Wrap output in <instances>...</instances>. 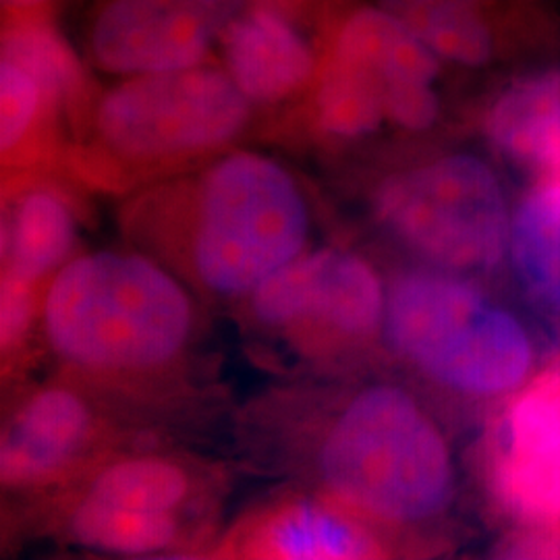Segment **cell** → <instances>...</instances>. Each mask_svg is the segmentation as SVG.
Instances as JSON below:
<instances>
[{"label":"cell","mask_w":560,"mask_h":560,"mask_svg":"<svg viewBox=\"0 0 560 560\" xmlns=\"http://www.w3.org/2000/svg\"><path fill=\"white\" fill-rule=\"evenodd\" d=\"M131 229L177 277L214 298L235 300L249 298L305 252L312 217L284 166L235 152L175 198L145 201Z\"/></svg>","instance_id":"cell-1"},{"label":"cell","mask_w":560,"mask_h":560,"mask_svg":"<svg viewBox=\"0 0 560 560\" xmlns=\"http://www.w3.org/2000/svg\"><path fill=\"white\" fill-rule=\"evenodd\" d=\"M48 345L73 368L141 374L179 358L196 310L183 279L141 252L104 249L65 261L40 305Z\"/></svg>","instance_id":"cell-2"},{"label":"cell","mask_w":560,"mask_h":560,"mask_svg":"<svg viewBox=\"0 0 560 560\" xmlns=\"http://www.w3.org/2000/svg\"><path fill=\"white\" fill-rule=\"evenodd\" d=\"M326 490L388 523H421L448 509L457 478L436 421L393 384L360 390L328 423L316 451Z\"/></svg>","instance_id":"cell-3"},{"label":"cell","mask_w":560,"mask_h":560,"mask_svg":"<svg viewBox=\"0 0 560 560\" xmlns=\"http://www.w3.org/2000/svg\"><path fill=\"white\" fill-rule=\"evenodd\" d=\"M386 337L430 381L469 397L515 388L532 368L527 330L453 272H411L386 295Z\"/></svg>","instance_id":"cell-4"},{"label":"cell","mask_w":560,"mask_h":560,"mask_svg":"<svg viewBox=\"0 0 560 560\" xmlns=\"http://www.w3.org/2000/svg\"><path fill=\"white\" fill-rule=\"evenodd\" d=\"M376 219L409 252L446 272L494 266L511 231L501 183L471 154L441 156L384 180Z\"/></svg>","instance_id":"cell-5"},{"label":"cell","mask_w":560,"mask_h":560,"mask_svg":"<svg viewBox=\"0 0 560 560\" xmlns=\"http://www.w3.org/2000/svg\"><path fill=\"white\" fill-rule=\"evenodd\" d=\"M249 119V98L229 73L185 67L136 75L96 110L102 148L127 164L156 166L226 145Z\"/></svg>","instance_id":"cell-6"},{"label":"cell","mask_w":560,"mask_h":560,"mask_svg":"<svg viewBox=\"0 0 560 560\" xmlns=\"http://www.w3.org/2000/svg\"><path fill=\"white\" fill-rule=\"evenodd\" d=\"M247 300L254 318L270 330L340 342L372 337L386 314L376 270L337 247L303 252Z\"/></svg>","instance_id":"cell-7"},{"label":"cell","mask_w":560,"mask_h":560,"mask_svg":"<svg viewBox=\"0 0 560 560\" xmlns=\"http://www.w3.org/2000/svg\"><path fill=\"white\" fill-rule=\"evenodd\" d=\"M243 0H113L92 30L102 69L145 75L198 65Z\"/></svg>","instance_id":"cell-8"},{"label":"cell","mask_w":560,"mask_h":560,"mask_svg":"<svg viewBox=\"0 0 560 560\" xmlns=\"http://www.w3.org/2000/svg\"><path fill=\"white\" fill-rule=\"evenodd\" d=\"M499 501L523 521H560V372L544 374L509 402L490 455Z\"/></svg>","instance_id":"cell-9"},{"label":"cell","mask_w":560,"mask_h":560,"mask_svg":"<svg viewBox=\"0 0 560 560\" xmlns=\"http://www.w3.org/2000/svg\"><path fill=\"white\" fill-rule=\"evenodd\" d=\"M337 55L363 65L381 81L386 117L402 129L423 131L441 113L434 81L441 59L395 15L361 9L340 30Z\"/></svg>","instance_id":"cell-10"},{"label":"cell","mask_w":560,"mask_h":560,"mask_svg":"<svg viewBox=\"0 0 560 560\" xmlns=\"http://www.w3.org/2000/svg\"><path fill=\"white\" fill-rule=\"evenodd\" d=\"M92 432V411L69 388H44L21 405L2 439V481L32 486L59 474Z\"/></svg>","instance_id":"cell-11"},{"label":"cell","mask_w":560,"mask_h":560,"mask_svg":"<svg viewBox=\"0 0 560 560\" xmlns=\"http://www.w3.org/2000/svg\"><path fill=\"white\" fill-rule=\"evenodd\" d=\"M229 75L249 102H279L314 71V55L291 23L270 11L235 20L224 38Z\"/></svg>","instance_id":"cell-12"},{"label":"cell","mask_w":560,"mask_h":560,"mask_svg":"<svg viewBox=\"0 0 560 560\" xmlns=\"http://www.w3.org/2000/svg\"><path fill=\"white\" fill-rule=\"evenodd\" d=\"M254 557L284 560L370 559L381 552L355 520L322 502L279 506L249 538Z\"/></svg>","instance_id":"cell-13"},{"label":"cell","mask_w":560,"mask_h":560,"mask_svg":"<svg viewBox=\"0 0 560 560\" xmlns=\"http://www.w3.org/2000/svg\"><path fill=\"white\" fill-rule=\"evenodd\" d=\"M75 245V214L69 201L48 187L21 194L2 229L4 279L36 287L52 277Z\"/></svg>","instance_id":"cell-14"},{"label":"cell","mask_w":560,"mask_h":560,"mask_svg":"<svg viewBox=\"0 0 560 560\" xmlns=\"http://www.w3.org/2000/svg\"><path fill=\"white\" fill-rule=\"evenodd\" d=\"M560 133V69H546L513 81L492 102L486 136L502 154L536 166Z\"/></svg>","instance_id":"cell-15"},{"label":"cell","mask_w":560,"mask_h":560,"mask_svg":"<svg viewBox=\"0 0 560 560\" xmlns=\"http://www.w3.org/2000/svg\"><path fill=\"white\" fill-rule=\"evenodd\" d=\"M509 249L527 291L560 316V183L541 180L517 210Z\"/></svg>","instance_id":"cell-16"},{"label":"cell","mask_w":560,"mask_h":560,"mask_svg":"<svg viewBox=\"0 0 560 560\" xmlns=\"http://www.w3.org/2000/svg\"><path fill=\"white\" fill-rule=\"evenodd\" d=\"M191 490V476L179 463L164 457H127L96 471L83 499L138 513L179 515Z\"/></svg>","instance_id":"cell-17"},{"label":"cell","mask_w":560,"mask_h":560,"mask_svg":"<svg viewBox=\"0 0 560 560\" xmlns=\"http://www.w3.org/2000/svg\"><path fill=\"white\" fill-rule=\"evenodd\" d=\"M73 540L98 552L145 557L168 550L179 536V515L138 513L83 499L69 517Z\"/></svg>","instance_id":"cell-18"},{"label":"cell","mask_w":560,"mask_h":560,"mask_svg":"<svg viewBox=\"0 0 560 560\" xmlns=\"http://www.w3.org/2000/svg\"><path fill=\"white\" fill-rule=\"evenodd\" d=\"M316 115L322 129L337 138L374 133L388 119L381 81L360 62L335 52L318 85Z\"/></svg>","instance_id":"cell-19"},{"label":"cell","mask_w":560,"mask_h":560,"mask_svg":"<svg viewBox=\"0 0 560 560\" xmlns=\"http://www.w3.org/2000/svg\"><path fill=\"white\" fill-rule=\"evenodd\" d=\"M399 21L439 59L480 67L494 57L497 36L481 4L448 2L421 9Z\"/></svg>","instance_id":"cell-20"},{"label":"cell","mask_w":560,"mask_h":560,"mask_svg":"<svg viewBox=\"0 0 560 560\" xmlns=\"http://www.w3.org/2000/svg\"><path fill=\"white\" fill-rule=\"evenodd\" d=\"M2 60L18 65L40 83L48 101H57L78 83L80 67L71 48L48 27L27 25L4 38Z\"/></svg>","instance_id":"cell-21"},{"label":"cell","mask_w":560,"mask_h":560,"mask_svg":"<svg viewBox=\"0 0 560 560\" xmlns=\"http://www.w3.org/2000/svg\"><path fill=\"white\" fill-rule=\"evenodd\" d=\"M46 98L40 83L13 62L0 65V148L13 152L40 115Z\"/></svg>","instance_id":"cell-22"},{"label":"cell","mask_w":560,"mask_h":560,"mask_svg":"<svg viewBox=\"0 0 560 560\" xmlns=\"http://www.w3.org/2000/svg\"><path fill=\"white\" fill-rule=\"evenodd\" d=\"M34 287L20 280L2 279V347H13L34 318Z\"/></svg>","instance_id":"cell-23"},{"label":"cell","mask_w":560,"mask_h":560,"mask_svg":"<svg viewBox=\"0 0 560 560\" xmlns=\"http://www.w3.org/2000/svg\"><path fill=\"white\" fill-rule=\"evenodd\" d=\"M446 2H474V4L483 7V2H488V0H381V7L390 15H395L397 20H405L407 15H411L416 11L436 7V4H446Z\"/></svg>","instance_id":"cell-24"},{"label":"cell","mask_w":560,"mask_h":560,"mask_svg":"<svg viewBox=\"0 0 560 560\" xmlns=\"http://www.w3.org/2000/svg\"><path fill=\"white\" fill-rule=\"evenodd\" d=\"M40 2L44 0H4V4H9V7H34Z\"/></svg>","instance_id":"cell-25"}]
</instances>
